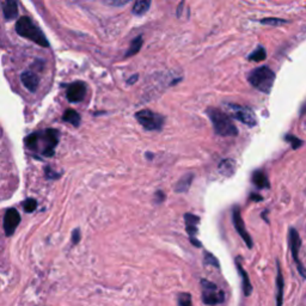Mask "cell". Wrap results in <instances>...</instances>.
<instances>
[{"label": "cell", "mask_w": 306, "mask_h": 306, "mask_svg": "<svg viewBox=\"0 0 306 306\" xmlns=\"http://www.w3.org/2000/svg\"><path fill=\"white\" fill-rule=\"evenodd\" d=\"M16 31H17V34L20 36L30 40V41L36 43V45L45 47V48L49 47V42L45 34H43V31L34 23L31 18L27 17V16H23V17H21L17 21V23H16Z\"/></svg>", "instance_id": "obj_1"}, {"label": "cell", "mask_w": 306, "mask_h": 306, "mask_svg": "<svg viewBox=\"0 0 306 306\" xmlns=\"http://www.w3.org/2000/svg\"><path fill=\"white\" fill-rule=\"evenodd\" d=\"M207 115L212 121L215 133L221 136H236L238 134V128L231 120L226 112L219 110L217 108H208Z\"/></svg>", "instance_id": "obj_2"}, {"label": "cell", "mask_w": 306, "mask_h": 306, "mask_svg": "<svg viewBox=\"0 0 306 306\" xmlns=\"http://www.w3.org/2000/svg\"><path fill=\"white\" fill-rule=\"evenodd\" d=\"M249 83L251 84L255 89L258 91L269 93L271 91V87L275 82V73L270 70L269 67L262 66L256 68L249 74Z\"/></svg>", "instance_id": "obj_3"}, {"label": "cell", "mask_w": 306, "mask_h": 306, "mask_svg": "<svg viewBox=\"0 0 306 306\" xmlns=\"http://www.w3.org/2000/svg\"><path fill=\"white\" fill-rule=\"evenodd\" d=\"M225 109H226V112L231 117L236 118V120L246 124V126L255 127L257 124V118H256L255 112L250 108L244 107V105L235 104V103H226Z\"/></svg>", "instance_id": "obj_4"}, {"label": "cell", "mask_w": 306, "mask_h": 306, "mask_svg": "<svg viewBox=\"0 0 306 306\" xmlns=\"http://www.w3.org/2000/svg\"><path fill=\"white\" fill-rule=\"evenodd\" d=\"M202 286V301L206 305L214 306L218 304H221L225 300V293L224 291L218 288L215 283L211 282V281L202 279L201 280Z\"/></svg>", "instance_id": "obj_5"}, {"label": "cell", "mask_w": 306, "mask_h": 306, "mask_svg": "<svg viewBox=\"0 0 306 306\" xmlns=\"http://www.w3.org/2000/svg\"><path fill=\"white\" fill-rule=\"evenodd\" d=\"M138 122L147 130H159L163 127L165 118L161 114H156L148 109H143L135 114Z\"/></svg>", "instance_id": "obj_6"}, {"label": "cell", "mask_w": 306, "mask_h": 306, "mask_svg": "<svg viewBox=\"0 0 306 306\" xmlns=\"http://www.w3.org/2000/svg\"><path fill=\"white\" fill-rule=\"evenodd\" d=\"M39 135L40 139L43 140V142H45V148H43L42 155L45 157H52L54 155L55 147L59 143V136H60L59 130L54 129V128H49V129H46L43 133H39Z\"/></svg>", "instance_id": "obj_7"}, {"label": "cell", "mask_w": 306, "mask_h": 306, "mask_svg": "<svg viewBox=\"0 0 306 306\" xmlns=\"http://www.w3.org/2000/svg\"><path fill=\"white\" fill-rule=\"evenodd\" d=\"M288 239H289V248H291L293 260H294L296 267H298V270L299 273H300V275L302 277H306V270L305 268L302 267L300 260H299V250H300V246H301V239L300 237H299V233L296 232V230L293 229V227L289 229Z\"/></svg>", "instance_id": "obj_8"}, {"label": "cell", "mask_w": 306, "mask_h": 306, "mask_svg": "<svg viewBox=\"0 0 306 306\" xmlns=\"http://www.w3.org/2000/svg\"><path fill=\"white\" fill-rule=\"evenodd\" d=\"M232 221H233V225H235L237 232H238V235L242 237V239L244 240L245 244L248 245V248L251 249L252 239H251L250 235H249L248 231H246L244 220H243L242 215H240V208L238 207V206H236L232 211Z\"/></svg>", "instance_id": "obj_9"}, {"label": "cell", "mask_w": 306, "mask_h": 306, "mask_svg": "<svg viewBox=\"0 0 306 306\" xmlns=\"http://www.w3.org/2000/svg\"><path fill=\"white\" fill-rule=\"evenodd\" d=\"M86 95V84L84 82H74L68 85L66 97L71 103L82 102Z\"/></svg>", "instance_id": "obj_10"}, {"label": "cell", "mask_w": 306, "mask_h": 306, "mask_svg": "<svg viewBox=\"0 0 306 306\" xmlns=\"http://www.w3.org/2000/svg\"><path fill=\"white\" fill-rule=\"evenodd\" d=\"M21 223V215L18 213L17 209L10 208L6 211L4 217V231L5 235L8 237L12 236L15 233L16 229Z\"/></svg>", "instance_id": "obj_11"}, {"label": "cell", "mask_w": 306, "mask_h": 306, "mask_svg": "<svg viewBox=\"0 0 306 306\" xmlns=\"http://www.w3.org/2000/svg\"><path fill=\"white\" fill-rule=\"evenodd\" d=\"M184 219H186V229L190 237V242H192L195 246H199V248L200 246H202L199 240H195V236L198 235V225L200 223V218L196 217L194 214L187 213L184 215Z\"/></svg>", "instance_id": "obj_12"}, {"label": "cell", "mask_w": 306, "mask_h": 306, "mask_svg": "<svg viewBox=\"0 0 306 306\" xmlns=\"http://www.w3.org/2000/svg\"><path fill=\"white\" fill-rule=\"evenodd\" d=\"M21 80L22 83H23V85L26 86L30 92H35L40 84V79L39 77H37V74L31 71L23 72V73L21 74Z\"/></svg>", "instance_id": "obj_13"}, {"label": "cell", "mask_w": 306, "mask_h": 306, "mask_svg": "<svg viewBox=\"0 0 306 306\" xmlns=\"http://www.w3.org/2000/svg\"><path fill=\"white\" fill-rule=\"evenodd\" d=\"M237 269H238L239 271V275L240 277H242V282H243V292H244V294L246 296L250 295V293L252 291V286L250 283V280H249V276H248V273H246L244 268L242 267V264H240V262L238 258H237Z\"/></svg>", "instance_id": "obj_14"}, {"label": "cell", "mask_w": 306, "mask_h": 306, "mask_svg": "<svg viewBox=\"0 0 306 306\" xmlns=\"http://www.w3.org/2000/svg\"><path fill=\"white\" fill-rule=\"evenodd\" d=\"M283 302V275L281 271L280 264L277 263V276H276V306H282Z\"/></svg>", "instance_id": "obj_15"}, {"label": "cell", "mask_w": 306, "mask_h": 306, "mask_svg": "<svg viewBox=\"0 0 306 306\" xmlns=\"http://www.w3.org/2000/svg\"><path fill=\"white\" fill-rule=\"evenodd\" d=\"M252 183H254L255 186L260 189H265V188H269L270 187L269 180H268L267 175H265L263 171H261V170L255 171V173L252 174Z\"/></svg>", "instance_id": "obj_16"}, {"label": "cell", "mask_w": 306, "mask_h": 306, "mask_svg": "<svg viewBox=\"0 0 306 306\" xmlns=\"http://www.w3.org/2000/svg\"><path fill=\"white\" fill-rule=\"evenodd\" d=\"M3 12L8 21L16 20L18 17V5L16 2H6L3 5Z\"/></svg>", "instance_id": "obj_17"}, {"label": "cell", "mask_w": 306, "mask_h": 306, "mask_svg": "<svg viewBox=\"0 0 306 306\" xmlns=\"http://www.w3.org/2000/svg\"><path fill=\"white\" fill-rule=\"evenodd\" d=\"M236 170V162L233 159H225L219 164V173L223 176L230 177L235 174Z\"/></svg>", "instance_id": "obj_18"}, {"label": "cell", "mask_w": 306, "mask_h": 306, "mask_svg": "<svg viewBox=\"0 0 306 306\" xmlns=\"http://www.w3.org/2000/svg\"><path fill=\"white\" fill-rule=\"evenodd\" d=\"M193 179H194V175L193 174H188V175H184V176L181 179L179 182H177L176 187H175V192L176 193H186L188 192L190 186H192Z\"/></svg>", "instance_id": "obj_19"}, {"label": "cell", "mask_w": 306, "mask_h": 306, "mask_svg": "<svg viewBox=\"0 0 306 306\" xmlns=\"http://www.w3.org/2000/svg\"><path fill=\"white\" fill-rule=\"evenodd\" d=\"M62 120L71 123L72 126L79 127L82 118H80V115L78 114L74 109H67V110L64 112V115H62Z\"/></svg>", "instance_id": "obj_20"}, {"label": "cell", "mask_w": 306, "mask_h": 306, "mask_svg": "<svg viewBox=\"0 0 306 306\" xmlns=\"http://www.w3.org/2000/svg\"><path fill=\"white\" fill-rule=\"evenodd\" d=\"M149 6H151V2L148 0H139L133 6V14L135 16H142L148 11Z\"/></svg>", "instance_id": "obj_21"}, {"label": "cell", "mask_w": 306, "mask_h": 306, "mask_svg": "<svg viewBox=\"0 0 306 306\" xmlns=\"http://www.w3.org/2000/svg\"><path fill=\"white\" fill-rule=\"evenodd\" d=\"M142 46V36H138L133 40L132 43H130L129 49H128L126 54H124V58H129V56H133L135 54H138L141 49Z\"/></svg>", "instance_id": "obj_22"}, {"label": "cell", "mask_w": 306, "mask_h": 306, "mask_svg": "<svg viewBox=\"0 0 306 306\" xmlns=\"http://www.w3.org/2000/svg\"><path fill=\"white\" fill-rule=\"evenodd\" d=\"M265 56H267V53H265L264 47L260 46L257 49H256L255 52H252L250 55H249V60L250 61H256V62H260L262 60H264Z\"/></svg>", "instance_id": "obj_23"}, {"label": "cell", "mask_w": 306, "mask_h": 306, "mask_svg": "<svg viewBox=\"0 0 306 306\" xmlns=\"http://www.w3.org/2000/svg\"><path fill=\"white\" fill-rule=\"evenodd\" d=\"M26 145L28 148L36 149L39 146V133H33L26 138Z\"/></svg>", "instance_id": "obj_24"}, {"label": "cell", "mask_w": 306, "mask_h": 306, "mask_svg": "<svg viewBox=\"0 0 306 306\" xmlns=\"http://www.w3.org/2000/svg\"><path fill=\"white\" fill-rule=\"evenodd\" d=\"M23 208L27 213H33L37 208V201L35 199H27L26 201L23 202Z\"/></svg>", "instance_id": "obj_25"}, {"label": "cell", "mask_w": 306, "mask_h": 306, "mask_svg": "<svg viewBox=\"0 0 306 306\" xmlns=\"http://www.w3.org/2000/svg\"><path fill=\"white\" fill-rule=\"evenodd\" d=\"M260 22L262 24H265V26H273V27H277L281 26V24L288 23L287 21L280 20V18H264V20H261Z\"/></svg>", "instance_id": "obj_26"}, {"label": "cell", "mask_w": 306, "mask_h": 306, "mask_svg": "<svg viewBox=\"0 0 306 306\" xmlns=\"http://www.w3.org/2000/svg\"><path fill=\"white\" fill-rule=\"evenodd\" d=\"M179 305L180 306H193L192 295L189 293H180L179 294Z\"/></svg>", "instance_id": "obj_27"}, {"label": "cell", "mask_w": 306, "mask_h": 306, "mask_svg": "<svg viewBox=\"0 0 306 306\" xmlns=\"http://www.w3.org/2000/svg\"><path fill=\"white\" fill-rule=\"evenodd\" d=\"M287 141H288L289 143H291L292 145V147L294 148V149H296L298 147H300V146L302 145V141L300 139H298L296 138V136H294V135H292V134H288V135H286V138H285Z\"/></svg>", "instance_id": "obj_28"}, {"label": "cell", "mask_w": 306, "mask_h": 306, "mask_svg": "<svg viewBox=\"0 0 306 306\" xmlns=\"http://www.w3.org/2000/svg\"><path fill=\"white\" fill-rule=\"evenodd\" d=\"M205 264H212L214 267L219 268V261L217 260V257L207 251L205 252Z\"/></svg>", "instance_id": "obj_29"}, {"label": "cell", "mask_w": 306, "mask_h": 306, "mask_svg": "<svg viewBox=\"0 0 306 306\" xmlns=\"http://www.w3.org/2000/svg\"><path fill=\"white\" fill-rule=\"evenodd\" d=\"M104 3L110 6H124L128 4V0H109V2H104Z\"/></svg>", "instance_id": "obj_30"}, {"label": "cell", "mask_w": 306, "mask_h": 306, "mask_svg": "<svg viewBox=\"0 0 306 306\" xmlns=\"http://www.w3.org/2000/svg\"><path fill=\"white\" fill-rule=\"evenodd\" d=\"M80 240V231L79 229H76L73 231V235H72V243L73 244H78Z\"/></svg>", "instance_id": "obj_31"}, {"label": "cell", "mask_w": 306, "mask_h": 306, "mask_svg": "<svg viewBox=\"0 0 306 306\" xmlns=\"http://www.w3.org/2000/svg\"><path fill=\"white\" fill-rule=\"evenodd\" d=\"M46 176H47V179H49V180H52V179H58L59 177V175H54L53 173H54V171H52V169H51V167H46Z\"/></svg>", "instance_id": "obj_32"}, {"label": "cell", "mask_w": 306, "mask_h": 306, "mask_svg": "<svg viewBox=\"0 0 306 306\" xmlns=\"http://www.w3.org/2000/svg\"><path fill=\"white\" fill-rule=\"evenodd\" d=\"M138 78H139V76L138 74H134V76L130 78V79H128L127 80V84H129V85H132V84H134L136 82V80H138Z\"/></svg>", "instance_id": "obj_33"}, {"label": "cell", "mask_w": 306, "mask_h": 306, "mask_svg": "<svg viewBox=\"0 0 306 306\" xmlns=\"http://www.w3.org/2000/svg\"><path fill=\"white\" fill-rule=\"evenodd\" d=\"M156 196H157V198H158V201L157 202H162L164 200V198H165L164 194L162 192H158L157 194H156Z\"/></svg>", "instance_id": "obj_34"}]
</instances>
